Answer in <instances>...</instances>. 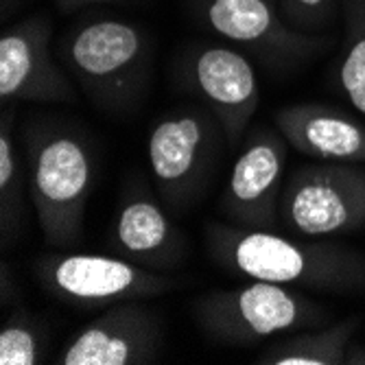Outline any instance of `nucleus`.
Masks as SVG:
<instances>
[{
	"instance_id": "obj_1",
	"label": "nucleus",
	"mask_w": 365,
	"mask_h": 365,
	"mask_svg": "<svg viewBox=\"0 0 365 365\" xmlns=\"http://www.w3.org/2000/svg\"><path fill=\"white\" fill-rule=\"evenodd\" d=\"M206 241L219 267L245 280L330 293L365 287V254L346 245L219 221L208 223Z\"/></svg>"
},
{
	"instance_id": "obj_2",
	"label": "nucleus",
	"mask_w": 365,
	"mask_h": 365,
	"mask_svg": "<svg viewBox=\"0 0 365 365\" xmlns=\"http://www.w3.org/2000/svg\"><path fill=\"white\" fill-rule=\"evenodd\" d=\"M24 164L44 241L55 250H75L96 175L88 140L68 127L33 125L24 134Z\"/></svg>"
},
{
	"instance_id": "obj_3",
	"label": "nucleus",
	"mask_w": 365,
	"mask_h": 365,
	"mask_svg": "<svg viewBox=\"0 0 365 365\" xmlns=\"http://www.w3.org/2000/svg\"><path fill=\"white\" fill-rule=\"evenodd\" d=\"M59 59L92 101L108 112H125L143 96L151 71V46L140 26L96 18L63 36Z\"/></svg>"
},
{
	"instance_id": "obj_4",
	"label": "nucleus",
	"mask_w": 365,
	"mask_h": 365,
	"mask_svg": "<svg viewBox=\"0 0 365 365\" xmlns=\"http://www.w3.org/2000/svg\"><path fill=\"white\" fill-rule=\"evenodd\" d=\"M192 315L204 333L225 346H250L319 326L326 309L302 289L250 280L235 289L199 295Z\"/></svg>"
},
{
	"instance_id": "obj_5",
	"label": "nucleus",
	"mask_w": 365,
	"mask_h": 365,
	"mask_svg": "<svg viewBox=\"0 0 365 365\" xmlns=\"http://www.w3.org/2000/svg\"><path fill=\"white\" fill-rule=\"evenodd\" d=\"M225 134L215 114L182 108L160 118L147 140L149 169L164 206L186 212L204 195Z\"/></svg>"
},
{
	"instance_id": "obj_6",
	"label": "nucleus",
	"mask_w": 365,
	"mask_h": 365,
	"mask_svg": "<svg viewBox=\"0 0 365 365\" xmlns=\"http://www.w3.org/2000/svg\"><path fill=\"white\" fill-rule=\"evenodd\" d=\"M280 223L309 239H333L365 227V167L319 160L297 167L282 186Z\"/></svg>"
},
{
	"instance_id": "obj_7",
	"label": "nucleus",
	"mask_w": 365,
	"mask_h": 365,
	"mask_svg": "<svg viewBox=\"0 0 365 365\" xmlns=\"http://www.w3.org/2000/svg\"><path fill=\"white\" fill-rule=\"evenodd\" d=\"M36 274L48 295L77 309H110L129 300H149L175 287L169 276L118 254H46L38 258Z\"/></svg>"
},
{
	"instance_id": "obj_8",
	"label": "nucleus",
	"mask_w": 365,
	"mask_h": 365,
	"mask_svg": "<svg viewBox=\"0 0 365 365\" xmlns=\"http://www.w3.org/2000/svg\"><path fill=\"white\" fill-rule=\"evenodd\" d=\"M287 140L278 131L258 129L239 151L221 195L219 210L232 225L276 230L284 186Z\"/></svg>"
},
{
	"instance_id": "obj_9",
	"label": "nucleus",
	"mask_w": 365,
	"mask_h": 365,
	"mask_svg": "<svg viewBox=\"0 0 365 365\" xmlns=\"http://www.w3.org/2000/svg\"><path fill=\"white\" fill-rule=\"evenodd\" d=\"M164 346V322L158 311L129 300L114 304L86 324L57 354L59 365H147Z\"/></svg>"
},
{
	"instance_id": "obj_10",
	"label": "nucleus",
	"mask_w": 365,
	"mask_h": 365,
	"mask_svg": "<svg viewBox=\"0 0 365 365\" xmlns=\"http://www.w3.org/2000/svg\"><path fill=\"white\" fill-rule=\"evenodd\" d=\"M0 96L3 101L75 103L77 92L51 55V22L33 16L0 36Z\"/></svg>"
},
{
	"instance_id": "obj_11",
	"label": "nucleus",
	"mask_w": 365,
	"mask_h": 365,
	"mask_svg": "<svg viewBox=\"0 0 365 365\" xmlns=\"http://www.w3.org/2000/svg\"><path fill=\"white\" fill-rule=\"evenodd\" d=\"M184 68L190 88L217 116L227 145L237 147L260 103V86L252 61L237 48L210 44L197 48Z\"/></svg>"
},
{
	"instance_id": "obj_12",
	"label": "nucleus",
	"mask_w": 365,
	"mask_h": 365,
	"mask_svg": "<svg viewBox=\"0 0 365 365\" xmlns=\"http://www.w3.org/2000/svg\"><path fill=\"white\" fill-rule=\"evenodd\" d=\"M204 18L225 40L276 61L311 59L328 46L322 33L291 26L269 0H206Z\"/></svg>"
},
{
	"instance_id": "obj_13",
	"label": "nucleus",
	"mask_w": 365,
	"mask_h": 365,
	"mask_svg": "<svg viewBox=\"0 0 365 365\" xmlns=\"http://www.w3.org/2000/svg\"><path fill=\"white\" fill-rule=\"evenodd\" d=\"M112 250L151 272H169L186 258V235L145 188H129L116 210Z\"/></svg>"
},
{
	"instance_id": "obj_14",
	"label": "nucleus",
	"mask_w": 365,
	"mask_h": 365,
	"mask_svg": "<svg viewBox=\"0 0 365 365\" xmlns=\"http://www.w3.org/2000/svg\"><path fill=\"white\" fill-rule=\"evenodd\" d=\"M274 120L282 138L313 160L365 164V123L348 112L297 103L278 110Z\"/></svg>"
},
{
	"instance_id": "obj_15",
	"label": "nucleus",
	"mask_w": 365,
	"mask_h": 365,
	"mask_svg": "<svg viewBox=\"0 0 365 365\" xmlns=\"http://www.w3.org/2000/svg\"><path fill=\"white\" fill-rule=\"evenodd\" d=\"M361 315H352L311 333L291 335L274 341L256 363L260 365H344L346 346L356 333Z\"/></svg>"
},
{
	"instance_id": "obj_16",
	"label": "nucleus",
	"mask_w": 365,
	"mask_h": 365,
	"mask_svg": "<svg viewBox=\"0 0 365 365\" xmlns=\"http://www.w3.org/2000/svg\"><path fill=\"white\" fill-rule=\"evenodd\" d=\"M24 192L29 195L26 164L20 160V153L11 134V116H3L0 125V230L3 239L16 241L22 215H24Z\"/></svg>"
},
{
	"instance_id": "obj_17",
	"label": "nucleus",
	"mask_w": 365,
	"mask_h": 365,
	"mask_svg": "<svg viewBox=\"0 0 365 365\" xmlns=\"http://www.w3.org/2000/svg\"><path fill=\"white\" fill-rule=\"evenodd\" d=\"M344 53L339 59V86L356 114L365 120V0H341Z\"/></svg>"
},
{
	"instance_id": "obj_18",
	"label": "nucleus",
	"mask_w": 365,
	"mask_h": 365,
	"mask_svg": "<svg viewBox=\"0 0 365 365\" xmlns=\"http://www.w3.org/2000/svg\"><path fill=\"white\" fill-rule=\"evenodd\" d=\"M46 330L29 311H14L0 328V365H38L44 361Z\"/></svg>"
},
{
	"instance_id": "obj_19",
	"label": "nucleus",
	"mask_w": 365,
	"mask_h": 365,
	"mask_svg": "<svg viewBox=\"0 0 365 365\" xmlns=\"http://www.w3.org/2000/svg\"><path fill=\"white\" fill-rule=\"evenodd\" d=\"M335 11V0H280V14L284 20L304 33H319L333 22Z\"/></svg>"
},
{
	"instance_id": "obj_20",
	"label": "nucleus",
	"mask_w": 365,
	"mask_h": 365,
	"mask_svg": "<svg viewBox=\"0 0 365 365\" xmlns=\"http://www.w3.org/2000/svg\"><path fill=\"white\" fill-rule=\"evenodd\" d=\"M344 365H365V346L350 339V344L346 346Z\"/></svg>"
},
{
	"instance_id": "obj_21",
	"label": "nucleus",
	"mask_w": 365,
	"mask_h": 365,
	"mask_svg": "<svg viewBox=\"0 0 365 365\" xmlns=\"http://www.w3.org/2000/svg\"><path fill=\"white\" fill-rule=\"evenodd\" d=\"M96 3H106V0H55V5L61 11H75L79 7H88V5H96Z\"/></svg>"
}]
</instances>
